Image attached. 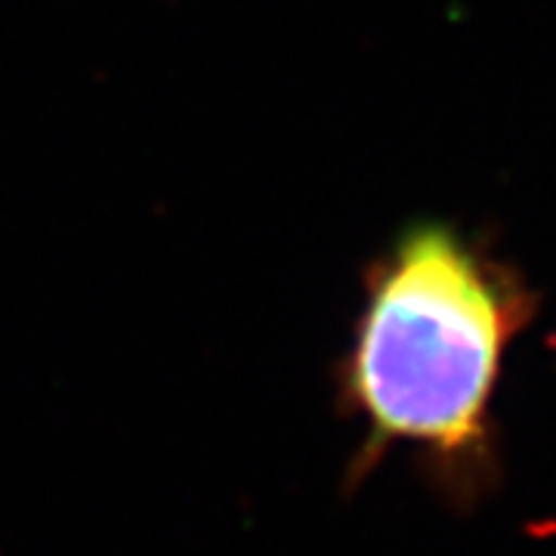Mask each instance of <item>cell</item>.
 <instances>
[{"mask_svg": "<svg viewBox=\"0 0 556 556\" xmlns=\"http://www.w3.org/2000/svg\"><path fill=\"white\" fill-rule=\"evenodd\" d=\"M535 316L526 281L448 223H415L365 276L340 402L362 433L356 470L396 448L473 504L495 485V393L510 343Z\"/></svg>", "mask_w": 556, "mask_h": 556, "instance_id": "cell-1", "label": "cell"}]
</instances>
